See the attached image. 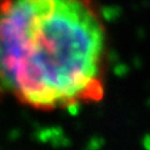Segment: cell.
<instances>
[{
    "label": "cell",
    "mask_w": 150,
    "mask_h": 150,
    "mask_svg": "<svg viewBox=\"0 0 150 150\" xmlns=\"http://www.w3.org/2000/svg\"><path fill=\"white\" fill-rule=\"evenodd\" d=\"M109 64L96 0H0V103L49 112L96 104Z\"/></svg>",
    "instance_id": "6da1fadb"
}]
</instances>
